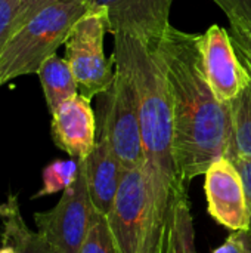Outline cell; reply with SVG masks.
Returning <instances> with one entry per match:
<instances>
[{
    "label": "cell",
    "instance_id": "1",
    "mask_svg": "<svg viewBox=\"0 0 251 253\" xmlns=\"http://www.w3.org/2000/svg\"><path fill=\"white\" fill-rule=\"evenodd\" d=\"M163 65L173 108V153L185 182L201 176L232 142L228 102H220L206 74L201 34L169 25L154 49Z\"/></svg>",
    "mask_w": 251,
    "mask_h": 253
},
{
    "label": "cell",
    "instance_id": "2",
    "mask_svg": "<svg viewBox=\"0 0 251 253\" xmlns=\"http://www.w3.org/2000/svg\"><path fill=\"white\" fill-rule=\"evenodd\" d=\"M87 10L86 0H56L33 15L9 37L1 52L0 86L19 76L37 74Z\"/></svg>",
    "mask_w": 251,
    "mask_h": 253
},
{
    "label": "cell",
    "instance_id": "3",
    "mask_svg": "<svg viewBox=\"0 0 251 253\" xmlns=\"http://www.w3.org/2000/svg\"><path fill=\"white\" fill-rule=\"evenodd\" d=\"M114 80L105 95V108L99 136L107 141L123 169L143 165V148L139 123L138 90L126 62L112 53Z\"/></svg>",
    "mask_w": 251,
    "mask_h": 253
},
{
    "label": "cell",
    "instance_id": "4",
    "mask_svg": "<svg viewBox=\"0 0 251 253\" xmlns=\"http://www.w3.org/2000/svg\"><path fill=\"white\" fill-rule=\"evenodd\" d=\"M108 31L102 10L89 9L71 28L65 40V59L78 84V93L87 99L104 95L114 80V59L104 53V37Z\"/></svg>",
    "mask_w": 251,
    "mask_h": 253
},
{
    "label": "cell",
    "instance_id": "5",
    "mask_svg": "<svg viewBox=\"0 0 251 253\" xmlns=\"http://www.w3.org/2000/svg\"><path fill=\"white\" fill-rule=\"evenodd\" d=\"M96 216L80 162L75 181L64 190L56 206L47 212L36 213L34 221L37 231L56 253H78Z\"/></svg>",
    "mask_w": 251,
    "mask_h": 253
},
{
    "label": "cell",
    "instance_id": "6",
    "mask_svg": "<svg viewBox=\"0 0 251 253\" xmlns=\"http://www.w3.org/2000/svg\"><path fill=\"white\" fill-rule=\"evenodd\" d=\"M107 221L118 253H149L146 188L142 166L124 169Z\"/></svg>",
    "mask_w": 251,
    "mask_h": 253
},
{
    "label": "cell",
    "instance_id": "7",
    "mask_svg": "<svg viewBox=\"0 0 251 253\" xmlns=\"http://www.w3.org/2000/svg\"><path fill=\"white\" fill-rule=\"evenodd\" d=\"M89 9L102 10L108 31L129 34L155 49L169 28L173 0H86Z\"/></svg>",
    "mask_w": 251,
    "mask_h": 253
},
{
    "label": "cell",
    "instance_id": "8",
    "mask_svg": "<svg viewBox=\"0 0 251 253\" xmlns=\"http://www.w3.org/2000/svg\"><path fill=\"white\" fill-rule=\"evenodd\" d=\"M204 191L210 216L231 231H249L251 227L247 196L237 166L220 157L204 173Z\"/></svg>",
    "mask_w": 251,
    "mask_h": 253
},
{
    "label": "cell",
    "instance_id": "9",
    "mask_svg": "<svg viewBox=\"0 0 251 253\" xmlns=\"http://www.w3.org/2000/svg\"><path fill=\"white\" fill-rule=\"evenodd\" d=\"M201 52L209 83L220 102L237 98L250 82V74L240 61L229 31L212 25L201 34Z\"/></svg>",
    "mask_w": 251,
    "mask_h": 253
},
{
    "label": "cell",
    "instance_id": "10",
    "mask_svg": "<svg viewBox=\"0 0 251 253\" xmlns=\"http://www.w3.org/2000/svg\"><path fill=\"white\" fill-rule=\"evenodd\" d=\"M52 138L71 159H86L96 145V119L90 99L75 95L61 102L52 113Z\"/></svg>",
    "mask_w": 251,
    "mask_h": 253
},
{
    "label": "cell",
    "instance_id": "11",
    "mask_svg": "<svg viewBox=\"0 0 251 253\" xmlns=\"http://www.w3.org/2000/svg\"><path fill=\"white\" fill-rule=\"evenodd\" d=\"M80 162L86 173L93 209L99 216L107 218L112 211L124 169L115 159L107 141L101 136H98L92 153Z\"/></svg>",
    "mask_w": 251,
    "mask_h": 253
},
{
    "label": "cell",
    "instance_id": "12",
    "mask_svg": "<svg viewBox=\"0 0 251 253\" xmlns=\"http://www.w3.org/2000/svg\"><path fill=\"white\" fill-rule=\"evenodd\" d=\"M1 245L10 246L15 253H56L38 231H31L27 227L15 196L4 203Z\"/></svg>",
    "mask_w": 251,
    "mask_h": 253
},
{
    "label": "cell",
    "instance_id": "13",
    "mask_svg": "<svg viewBox=\"0 0 251 253\" xmlns=\"http://www.w3.org/2000/svg\"><path fill=\"white\" fill-rule=\"evenodd\" d=\"M38 77L41 82L43 93L52 113L61 102L78 95V84L67 59L50 55L40 67Z\"/></svg>",
    "mask_w": 251,
    "mask_h": 253
},
{
    "label": "cell",
    "instance_id": "14",
    "mask_svg": "<svg viewBox=\"0 0 251 253\" xmlns=\"http://www.w3.org/2000/svg\"><path fill=\"white\" fill-rule=\"evenodd\" d=\"M228 105L232 122V142L228 151L251 159V77L241 93Z\"/></svg>",
    "mask_w": 251,
    "mask_h": 253
},
{
    "label": "cell",
    "instance_id": "15",
    "mask_svg": "<svg viewBox=\"0 0 251 253\" xmlns=\"http://www.w3.org/2000/svg\"><path fill=\"white\" fill-rule=\"evenodd\" d=\"M80 169V162L71 160H55L47 165L43 170V187L36 194V197L50 196L58 191L67 190L77 178Z\"/></svg>",
    "mask_w": 251,
    "mask_h": 253
},
{
    "label": "cell",
    "instance_id": "16",
    "mask_svg": "<svg viewBox=\"0 0 251 253\" xmlns=\"http://www.w3.org/2000/svg\"><path fill=\"white\" fill-rule=\"evenodd\" d=\"M78 253H118L105 216H96Z\"/></svg>",
    "mask_w": 251,
    "mask_h": 253
},
{
    "label": "cell",
    "instance_id": "17",
    "mask_svg": "<svg viewBox=\"0 0 251 253\" xmlns=\"http://www.w3.org/2000/svg\"><path fill=\"white\" fill-rule=\"evenodd\" d=\"M229 19V28L251 31V0H213Z\"/></svg>",
    "mask_w": 251,
    "mask_h": 253
},
{
    "label": "cell",
    "instance_id": "18",
    "mask_svg": "<svg viewBox=\"0 0 251 253\" xmlns=\"http://www.w3.org/2000/svg\"><path fill=\"white\" fill-rule=\"evenodd\" d=\"M19 0H0V56L12 36Z\"/></svg>",
    "mask_w": 251,
    "mask_h": 253
},
{
    "label": "cell",
    "instance_id": "19",
    "mask_svg": "<svg viewBox=\"0 0 251 253\" xmlns=\"http://www.w3.org/2000/svg\"><path fill=\"white\" fill-rule=\"evenodd\" d=\"M229 36L235 52L251 77V31L229 28Z\"/></svg>",
    "mask_w": 251,
    "mask_h": 253
},
{
    "label": "cell",
    "instance_id": "20",
    "mask_svg": "<svg viewBox=\"0 0 251 253\" xmlns=\"http://www.w3.org/2000/svg\"><path fill=\"white\" fill-rule=\"evenodd\" d=\"M229 160H232V163L237 166L243 182H244V188H246V196H247V206H249V216H250L251 222V159L244 157L235 151H228V154L225 156ZM251 231V227H250Z\"/></svg>",
    "mask_w": 251,
    "mask_h": 253
},
{
    "label": "cell",
    "instance_id": "21",
    "mask_svg": "<svg viewBox=\"0 0 251 253\" xmlns=\"http://www.w3.org/2000/svg\"><path fill=\"white\" fill-rule=\"evenodd\" d=\"M52 1H56V0H19L18 13H16V18H15V25H13L12 34L21 25H24L33 15H36L40 9H43L44 6H47Z\"/></svg>",
    "mask_w": 251,
    "mask_h": 253
},
{
    "label": "cell",
    "instance_id": "22",
    "mask_svg": "<svg viewBox=\"0 0 251 253\" xmlns=\"http://www.w3.org/2000/svg\"><path fill=\"white\" fill-rule=\"evenodd\" d=\"M212 253H249L243 239V231H232L228 239Z\"/></svg>",
    "mask_w": 251,
    "mask_h": 253
},
{
    "label": "cell",
    "instance_id": "23",
    "mask_svg": "<svg viewBox=\"0 0 251 253\" xmlns=\"http://www.w3.org/2000/svg\"><path fill=\"white\" fill-rule=\"evenodd\" d=\"M243 239H244V243H246V248H247V252L251 253V231H243Z\"/></svg>",
    "mask_w": 251,
    "mask_h": 253
},
{
    "label": "cell",
    "instance_id": "24",
    "mask_svg": "<svg viewBox=\"0 0 251 253\" xmlns=\"http://www.w3.org/2000/svg\"><path fill=\"white\" fill-rule=\"evenodd\" d=\"M0 253H15V251H13L10 246H4V245H1V248H0Z\"/></svg>",
    "mask_w": 251,
    "mask_h": 253
},
{
    "label": "cell",
    "instance_id": "25",
    "mask_svg": "<svg viewBox=\"0 0 251 253\" xmlns=\"http://www.w3.org/2000/svg\"><path fill=\"white\" fill-rule=\"evenodd\" d=\"M3 213H4V205L0 206V216H3Z\"/></svg>",
    "mask_w": 251,
    "mask_h": 253
}]
</instances>
